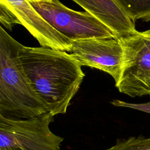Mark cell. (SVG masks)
<instances>
[{"label": "cell", "instance_id": "cell-1", "mask_svg": "<svg viewBox=\"0 0 150 150\" xmlns=\"http://www.w3.org/2000/svg\"><path fill=\"white\" fill-rule=\"evenodd\" d=\"M20 59L48 112L54 116L66 113L85 76L77 61L66 52L45 46H24Z\"/></svg>", "mask_w": 150, "mask_h": 150}, {"label": "cell", "instance_id": "cell-2", "mask_svg": "<svg viewBox=\"0 0 150 150\" xmlns=\"http://www.w3.org/2000/svg\"><path fill=\"white\" fill-rule=\"evenodd\" d=\"M24 46L0 26V115L8 118L28 119L48 112L22 64Z\"/></svg>", "mask_w": 150, "mask_h": 150}, {"label": "cell", "instance_id": "cell-3", "mask_svg": "<svg viewBox=\"0 0 150 150\" xmlns=\"http://www.w3.org/2000/svg\"><path fill=\"white\" fill-rule=\"evenodd\" d=\"M50 112L28 119L0 115V150H60L63 138L53 134Z\"/></svg>", "mask_w": 150, "mask_h": 150}, {"label": "cell", "instance_id": "cell-4", "mask_svg": "<svg viewBox=\"0 0 150 150\" xmlns=\"http://www.w3.org/2000/svg\"><path fill=\"white\" fill-rule=\"evenodd\" d=\"M123 49L119 91L131 97L150 95V29L117 38Z\"/></svg>", "mask_w": 150, "mask_h": 150}, {"label": "cell", "instance_id": "cell-5", "mask_svg": "<svg viewBox=\"0 0 150 150\" xmlns=\"http://www.w3.org/2000/svg\"><path fill=\"white\" fill-rule=\"evenodd\" d=\"M56 30L71 40L91 38H117L115 33L87 12L74 11L59 0H29Z\"/></svg>", "mask_w": 150, "mask_h": 150}, {"label": "cell", "instance_id": "cell-6", "mask_svg": "<svg viewBox=\"0 0 150 150\" xmlns=\"http://www.w3.org/2000/svg\"><path fill=\"white\" fill-rule=\"evenodd\" d=\"M71 56L82 66H90L110 74L120 80L123 64V49L117 38H91L71 40Z\"/></svg>", "mask_w": 150, "mask_h": 150}, {"label": "cell", "instance_id": "cell-7", "mask_svg": "<svg viewBox=\"0 0 150 150\" xmlns=\"http://www.w3.org/2000/svg\"><path fill=\"white\" fill-rule=\"evenodd\" d=\"M17 17L41 46L70 52L71 40L52 27L29 0H0Z\"/></svg>", "mask_w": 150, "mask_h": 150}, {"label": "cell", "instance_id": "cell-8", "mask_svg": "<svg viewBox=\"0 0 150 150\" xmlns=\"http://www.w3.org/2000/svg\"><path fill=\"white\" fill-rule=\"evenodd\" d=\"M96 18L117 36V38L135 32V21L117 0H72Z\"/></svg>", "mask_w": 150, "mask_h": 150}, {"label": "cell", "instance_id": "cell-9", "mask_svg": "<svg viewBox=\"0 0 150 150\" xmlns=\"http://www.w3.org/2000/svg\"><path fill=\"white\" fill-rule=\"evenodd\" d=\"M135 21H150V0H117Z\"/></svg>", "mask_w": 150, "mask_h": 150}, {"label": "cell", "instance_id": "cell-10", "mask_svg": "<svg viewBox=\"0 0 150 150\" xmlns=\"http://www.w3.org/2000/svg\"><path fill=\"white\" fill-rule=\"evenodd\" d=\"M105 150H150V137L139 135L118 139L115 145Z\"/></svg>", "mask_w": 150, "mask_h": 150}, {"label": "cell", "instance_id": "cell-11", "mask_svg": "<svg viewBox=\"0 0 150 150\" xmlns=\"http://www.w3.org/2000/svg\"><path fill=\"white\" fill-rule=\"evenodd\" d=\"M0 22L7 29L11 30L16 24H21L15 15L4 4L0 2Z\"/></svg>", "mask_w": 150, "mask_h": 150}, {"label": "cell", "instance_id": "cell-12", "mask_svg": "<svg viewBox=\"0 0 150 150\" xmlns=\"http://www.w3.org/2000/svg\"><path fill=\"white\" fill-rule=\"evenodd\" d=\"M111 104L116 107L129 108L150 114V101L146 103H131L119 100H113Z\"/></svg>", "mask_w": 150, "mask_h": 150}]
</instances>
